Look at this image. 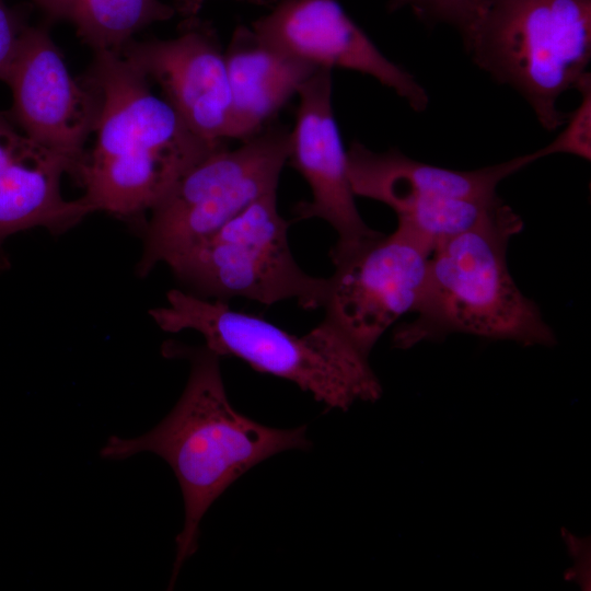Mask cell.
<instances>
[{
  "label": "cell",
  "instance_id": "1",
  "mask_svg": "<svg viewBox=\"0 0 591 591\" xmlns=\"http://www.w3.org/2000/svg\"><path fill=\"white\" fill-rule=\"evenodd\" d=\"M190 360V373L179 399L169 415L147 433L135 438L112 436L102 457L124 460L152 452L173 470L179 484L185 520L176 537V556L170 581L198 548L200 522L210 506L239 477L266 459L293 449L308 450L306 427L279 429L239 413L223 384L220 357L206 346L170 347Z\"/></svg>",
  "mask_w": 591,
  "mask_h": 591
},
{
  "label": "cell",
  "instance_id": "2",
  "mask_svg": "<svg viewBox=\"0 0 591 591\" xmlns=\"http://www.w3.org/2000/svg\"><path fill=\"white\" fill-rule=\"evenodd\" d=\"M85 77L101 94L96 139L74 176L93 211H151L197 162L223 144L197 136L120 54L94 53Z\"/></svg>",
  "mask_w": 591,
  "mask_h": 591
},
{
  "label": "cell",
  "instance_id": "3",
  "mask_svg": "<svg viewBox=\"0 0 591 591\" xmlns=\"http://www.w3.org/2000/svg\"><path fill=\"white\" fill-rule=\"evenodd\" d=\"M523 221L503 201L475 225L433 247L413 322L393 334L396 348L463 333L525 346H554L556 336L508 267L511 237Z\"/></svg>",
  "mask_w": 591,
  "mask_h": 591
},
{
  "label": "cell",
  "instance_id": "4",
  "mask_svg": "<svg viewBox=\"0 0 591 591\" xmlns=\"http://www.w3.org/2000/svg\"><path fill=\"white\" fill-rule=\"evenodd\" d=\"M164 332H198L205 346L235 357L254 370L288 380L327 408L347 410L357 401L382 395L369 357L326 320L304 335L291 334L263 317L232 310L225 301L173 289L166 305L150 311Z\"/></svg>",
  "mask_w": 591,
  "mask_h": 591
},
{
  "label": "cell",
  "instance_id": "5",
  "mask_svg": "<svg viewBox=\"0 0 591 591\" xmlns=\"http://www.w3.org/2000/svg\"><path fill=\"white\" fill-rule=\"evenodd\" d=\"M462 40L476 66L556 130L560 96L589 72L591 0H493Z\"/></svg>",
  "mask_w": 591,
  "mask_h": 591
},
{
  "label": "cell",
  "instance_id": "6",
  "mask_svg": "<svg viewBox=\"0 0 591 591\" xmlns=\"http://www.w3.org/2000/svg\"><path fill=\"white\" fill-rule=\"evenodd\" d=\"M290 131L279 123L267 124L237 148L223 144L193 165L150 211L138 274L147 276L256 199L277 192L289 160Z\"/></svg>",
  "mask_w": 591,
  "mask_h": 591
},
{
  "label": "cell",
  "instance_id": "7",
  "mask_svg": "<svg viewBox=\"0 0 591 591\" xmlns=\"http://www.w3.org/2000/svg\"><path fill=\"white\" fill-rule=\"evenodd\" d=\"M288 229L273 192L165 264L200 297L246 298L265 305L294 300L305 310L323 308L327 278L311 276L297 264Z\"/></svg>",
  "mask_w": 591,
  "mask_h": 591
},
{
  "label": "cell",
  "instance_id": "8",
  "mask_svg": "<svg viewBox=\"0 0 591 591\" xmlns=\"http://www.w3.org/2000/svg\"><path fill=\"white\" fill-rule=\"evenodd\" d=\"M537 161L534 153L471 171L414 160L397 149L375 152L359 141L347 150L348 175L355 196L387 205L398 228L432 248L475 225L499 204V184Z\"/></svg>",
  "mask_w": 591,
  "mask_h": 591
},
{
  "label": "cell",
  "instance_id": "9",
  "mask_svg": "<svg viewBox=\"0 0 591 591\" xmlns=\"http://www.w3.org/2000/svg\"><path fill=\"white\" fill-rule=\"evenodd\" d=\"M432 250L397 227L331 258L324 320L369 357L385 331L414 311Z\"/></svg>",
  "mask_w": 591,
  "mask_h": 591
},
{
  "label": "cell",
  "instance_id": "10",
  "mask_svg": "<svg viewBox=\"0 0 591 591\" xmlns=\"http://www.w3.org/2000/svg\"><path fill=\"white\" fill-rule=\"evenodd\" d=\"M12 93V118L36 142L68 159L73 177L95 131L101 94L84 76L74 78L45 26H25L0 78Z\"/></svg>",
  "mask_w": 591,
  "mask_h": 591
},
{
  "label": "cell",
  "instance_id": "11",
  "mask_svg": "<svg viewBox=\"0 0 591 591\" xmlns=\"http://www.w3.org/2000/svg\"><path fill=\"white\" fill-rule=\"evenodd\" d=\"M120 55L151 83L200 138L231 139L232 101L224 51L215 28L197 16L184 19L167 39L130 40Z\"/></svg>",
  "mask_w": 591,
  "mask_h": 591
},
{
  "label": "cell",
  "instance_id": "12",
  "mask_svg": "<svg viewBox=\"0 0 591 591\" xmlns=\"http://www.w3.org/2000/svg\"><path fill=\"white\" fill-rule=\"evenodd\" d=\"M332 70L318 68L299 89L296 124L290 131L291 165L311 189L296 205L298 219L317 218L337 233L331 258L381 234L362 220L348 175L347 151L334 116Z\"/></svg>",
  "mask_w": 591,
  "mask_h": 591
},
{
  "label": "cell",
  "instance_id": "13",
  "mask_svg": "<svg viewBox=\"0 0 591 591\" xmlns=\"http://www.w3.org/2000/svg\"><path fill=\"white\" fill-rule=\"evenodd\" d=\"M251 27L263 40L317 68L368 74L393 90L414 111L428 106L424 86L389 59L337 0H278Z\"/></svg>",
  "mask_w": 591,
  "mask_h": 591
},
{
  "label": "cell",
  "instance_id": "14",
  "mask_svg": "<svg viewBox=\"0 0 591 591\" xmlns=\"http://www.w3.org/2000/svg\"><path fill=\"white\" fill-rule=\"evenodd\" d=\"M73 172L68 159L30 138L0 109V266L8 236L35 227L61 233L94 212L82 197L62 196V175Z\"/></svg>",
  "mask_w": 591,
  "mask_h": 591
},
{
  "label": "cell",
  "instance_id": "15",
  "mask_svg": "<svg viewBox=\"0 0 591 591\" xmlns=\"http://www.w3.org/2000/svg\"><path fill=\"white\" fill-rule=\"evenodd\" d=\"M232 101L231 139L245 140L267 125L318 69L239 25L224 51Z\"/></svg>",
  "mask_w": 591,
  "mask_h": 591
},
{
  "label": "cell",
  "instance_id": "16",
  "mask_svg": "<svg viewBox=\"0 0 591 591\" xmlns=\"http://www.w3.org/2000/svg\"><path fill=\"white\" fill-rule=\"evenodd\" d=\"M49 21L69 23L93 53L120 54L147 26L176 14L162 0H31Z\"/></svg>",
  "mask_w": 591,
  "mask_h": 591
},
{
  "label": "cell",
  "instance_id": "17",
  "mask_svg": "<svg viewBox=\"0 0 591 591\" xmlns=\"http://www.w3.org/2000/svg\"><path fill=\"white\" fill-rule=\"evenodd\" d=\"M580 93L579 104L566 114L563 129L545 147L534 152L542 159L554 154L575 155L586 161L591 159V73L587 72L576 89Z\"/></svg>",
  "mask_w": 591,
  "mask_h": 591
},
{
  "label": "cell",
  "instance_id": "18",
  "mask_svg": "<svg viewBox=\"0 0 591 591\" xmlns=\"http://www.w3.org/2000/svg\"><path fill=\"white\" fill-rule=\"evenodd\" d=\"M493 0H390L392 9L408 7L428 23L445 24L461 37L479 20Z\"/></svg>",
  "mask_w": 591,
  "mask_h": 591
},
{
  "label": "cell",
  "instance_id": "19",
  "mask_svg": "<svg viewBox=\"0 0 591 591\" xmlns=\"http://www.w3.org/2000/svg\"><path fill=\"white\" fill-rule=\"evenodd\" d=\"M21 15L0 0V78L10 65L25 28Z\"/></svg>",
  "mask_w": 591,
  "mask_h": 591
},
{
  "label": "cell",
  "instance_id": "20",
  "mask_svg": "<svg viewBox=\"0 0 591 591\" xmlns=\"http://www.w3.org/2000/svg\"><path fill=\"white\" fill-rule=\"evenodd\" d=\"M205 0H176V12L184 19L196 18Z\"/></svg>",
  "mask_w": 591,
  "mask_h": 591
},
{
  "label": "cell",
  "instance_id": "21",
  "mask_svg": "<svg viewBox=\"0 0 591 591\" xmlns=\"http://www.w3.org/2000/svg\"><path fill=\"white\" fill-rule=\"evenodd\" d=\"M278 0H251L250 2L256 4H274Z\"/></svg>",
  "mask_w": 591,
  "mask_h": 591
},
{
  "label": "cell",
  "instance_id": "22",
  "mask_svg": "<svg viewBox=\"0 0 591 591\" xmlns=\"http://www.w3.org/2000/svg\"><path fill=\"white\" fill-rule=\"evenodd\" d=\"M239 1H245V2H250L251 0H239Z\"/></svg>",
  "mask_w": 591,
  "mask_h": 591
}]
</instances>
